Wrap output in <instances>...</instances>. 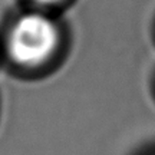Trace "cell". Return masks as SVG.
<instances>
[{
	"label": "cell",
	"mask_w": 155,
	"mask_h": 155,
	"mask_svg": "<svg viewBox=\"0 0 155 155\" xmlns=\"http://www.w3.org/2000/svg\"><path fill=\"white\" fill-rule=\"evenodd\" d=\"M61 45V26L48 12L40 9L28 12L15 20L6 48L16 65L32 69L49 63L58 55Z\"/></svg>",
	"instance_id": "obj_1"
},
{
	"label": "cell",
	"mask_w": 155,
	"mask_h": 155,
	"mask_svg": "<svg viewBox=\"0 0 155 155\" xmlns=\"http://www.w3.org/2000/svg\"><path fill=\"white\" fill-rule=\"evenodd\" d=\"M33 2L43 10V9H48V7H53V6L61 5L65 0H33Z\"/></svg>",
	"instance_id": "obj_2"
}]
</instances>
